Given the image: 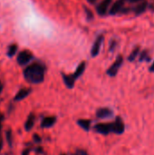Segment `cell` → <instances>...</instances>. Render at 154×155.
I'll return each mask as SVG.
<instances>
[{
  "mask_svg": "<svg viewBox=\"0 0 154 155\" xmlns=\"http://www.w3.org/2000/svg\"><path fill=\"white\" fill-rule=\"evenodd\" d=\"M45 74V65L40 62H34L26 68H25L23 72L24 78L26 82L33 84H41L44 80Z\"/></svg>",
  "mask_w": 154,
  "mask_h": 155,
  "instance_id": "cell-1",
  "label": "cell"
},
{
  "mask_svg": "<svg viewBox=\"0 0 154 155\" xmlns=\"http://www.w3.org/2000/svg\"><path fill=\"white\" fill-rule=\"evenodd\" d=\"M94 131L103 135H108L110 133L113 132V123H99L95 124Z\"/></svg>",
  "mask_w": 154,
  "mask_h": 155,
  "instance_id": "cell-2",
  "label": "cell"
},
{
  "mask_svg": "<svg viewBox=\"0 0 154 155\" xmlns=\"http://www.w3.org/2000/svg\"><path fill=\"white\" fill-rule=\"evenodd\" d=\"M33 57L34 55L29 50H23L17 54L16 62L19 65H25L30 63V61H32Z\"/></svg>",
  "mask_w": 154,
  "mask_h": 155,
  "instance_id": "cell-3",
  "label": "cell"
},
{
  "mask_svg": "<svg viewBox=\"0 0 154 155\" xmlns=\"http://www.w3.org/2000/svg\"><path fill=\"white\" fill-rule=\"evenodd\" d=\"M123 63V57L122 55H119V56L116 58V60L113 62V64L107 69L106 74H107L109 76H111V77H114V76L118 74L119 69L121 68Z\"/></svg>",
  "mask_w": 154,
  "mask_h": 155,
  "instance_id": "cell-4",
  "label": "cell"
},
{
  "mask_svg": "<svg viewBox=\"0 0 154 155\" xmlns=\"http://www.w3.org/2000/svg\"><path fill=\"white\" fill-rule=\"evenodd\" d=\"M103 40H104L103 35H99L95 39V41H94V43H93V46L91 48V55H92V57H96L99 54L102 45L103 43Z\"/></svg>",
  "mask_w": 154,
  "mask_h": 155,
  "instance_id": "cell-5",
  "label": "cell"
},
{
  "mask_svg": "<svg viewBox=\"0 0 154 155\" xmlns=\"http://www.w3.org/2000/svg\"><path fill=\"white\" fill-rule=\"evenodd\" d=\"M113 132L116 134H123L125 131V125L121 117H116L115 121L113 123Z\"/></svg>",
  "mask_w": 154,
  "mask_h": 155,
  "instance_id": "cell-6",
  "label": "cell"
},
{
  "mask_svg": "<svg viewBox=\"0 0 154 155\" xmlns=\"http://www.w3.org/2000/svg\"><path fill=\"white\" fill-rule=\"evenodd\" d=\"M113 115V113L111 109L106 108V107H103V108H99L96 111V117L99 119H106V118H110Z\"/></svg>",
  "mask_w": 154,
  "mask_h": 155,
  "instance_id": "cell-7",
  "label": "cell"
},
{
  "mask_svg": "<svg viewBox=\"0 0 154 155\" xmlns=\"http://www.w3.org/2000/svg\"><path fill=\"white\" fill-rule=\"evenodd\" d=\"M57 122V118L55 116H47L44 117L42 122H41V127L47 129V128H51L53 127Z\"/></svg>",
  "mask_w": 154,
  "mask_h": 155,
  "instance_id": "cell-8",
  "label": "cell"
},
{
  "mask_svg": "<svg viewBox=\"0 0 154 155\" xmlns=\"http://www.w3.org/2000/svg\"><path fill=\"white\" fill-rule=\"evenodd\" d=\"M112 0H103L97 6V13L100 15H104L111 5Z\"/></svg>",
  "mask_w": 154,
  "mask_h": 155,
  "instance_id": "cell-9",
  "label": "cell"
},
{
  "mask_svg": "<svg viewBox=\"0 0 154 155\" xmlns=\"http://www.w3.org/2000/svg\"><path fill=\"white\" fill-rule=\"evenodd\" d=\"M30 94H31V89H29V88H22L16 93L14 99H15V101L19 102V101H22V100L25 99Z\"/></svg>",
  "mask_w": 154,
  "mask_h": 155,
  "instance_id": "cell-10",
  "label": "cell"
},
{
  "mask_svg": "<svg viewBox=\"0 0 154 155\" xmlns=\"http://www.w3.org/2000/svg\"><path fill=\"white\" fill-rule=\"evenodd\" d=\"M62 78L63 81L65 84V86L68 89H73L74 87V84H75V79L73 77L72 74H62Z\"/></svg>",
  "mask_w": 154,
  "mask_h": 155,
  "instance_id": "cell-11",
  "label": "cell"
},
{
  "mask_svg": "<svg viewBox=\"0 0 154 155\" xmlns=\"http://www.w3.org/2000/svg\"><path fill=\"white\" fill-rule=\"evenodd\" d=\"M85 68H86V63H85V62L80 63L79 65L77 66V68L75 69L74 73L72 74L73 77H74L75 80H77L78 78H80V77L84 74V71H85Z\"/></svg>",
  "mask_w": 154,
  "mask_h": 155,
  "instance_id": "cell-12",
  "label": "cell"
},
{
  "mask_svg": "<svg viewBox=\"0 0 154 155\" xmlns=\"http://www.w3.org/2000/svg\"><path fill=\"white\" fill-rule=\"evenodd\" d=\"M34 122H35V115L34 114H30L25 123V130L26 132H29L33 129L34 125Z\"/></svg>",
  "mask_w": 154,
  "mask_h": 155,
  "instance_id": "cell-13",
  "label": "cell"
},
{
  "mask_svg": "<svg viewBox=\"0 0 154 155\" xmlns=\"http://www.w3.org/2000/svg\"><path fill=\"white\" fill-rule=\"evenodd\" d=\"M124 1L125 0H117L113 6L110 9V15H116L117 13H119L121 11V9L123 8V5H124Z\"/></svg>",
  "mask_w": 154,
  "mask_h": 155,
  "instance_id": "cell-14",
  "label": "cell"
},
{
  "mask_svg": "<svg viewBox=\"0 0 154 155\" xmlns=\"http://www.w3.org/2000/svg\"><path fill=\"white\" fill-rule=\"evenodd\" d=\"M91 121L87 120V119H79L77 121V124L85 132H88L91 128Z\"/></svg>",
  "mask_w": 154,
  "mask_h": 155,
  "instance_id": "cell-15",
  "label": "cell"
},
{
  "mask_svg": "<svg viewBox=\"0 0 154 155\" xmlns=\"http://www.w3.org/2000/svg\"><path fill=\"white\" fill-rule=\"evenodd\" d=\"M17 50H18V46L16 44H12L8 46L7 48V52H6V54L8 57H13L15 55V54L17 53Z\"/></svg>",
  "mask_w": 154,
  "mask_h": 155,
  "instance_id": "cell-16",
  "label": "cell"
},
{
  "mask_svg": "<svg viewBox=\"0 0 154 155\" xmlns=\"http://www.w3.org/2000/svg\"><path fill=\"white\" fill-rule=\"evenodd\" d=\"M147 2H143V3H141L137 7H136V9H135V14L136 15H141V14H143L145 10H146V8H147Z\"/></svg>",
  "mask_w": 154,
  "mask_h": 155,
  "instance_id": "cell-17",
  "label": "cell"
},
{
  "mask_svg": "<svg viewBox=\"0 0 154 155\" xmlns=\"http://www.w3.org/2000/svg\"><path fill=\"white\" fill-rule=\"evenodd\" d=\"M139 52H140V48L139 47H136V48H134L133 49V51L131 53V54L129 55V57H128V60L130 61V62H133L135 59H136V57L138 56V54H139Z\"/></svg>",
  "mask_w": 154,
  "mask_h": 155,
  "instance_id": "cell-18",
  "label": "cell"
},
{
  "mask_svg": "<svg viewBox=\"0 0 154 155\" xmlns=\"http://www.w3.org/2000/svg\"><path fill=\"white\" fill-rule=\"evenodd\" d=\"M150 58H149V55H148V52L147 51H143L142 54H141V56H140V61L143 62V61H149Z\"/></svg>",
  "mask_w": 154,
  "mask_h": 155,
  "instance_id": "cell-19",
  "label": "cell"
},
{
  "mask_svg": "<svg viewBox=\"0 0 154 155\" xmlns=\"http://www.w3.org/2000/svg\"><path fill=\"white\" fill-rule=\"evenodd\" d=\"M5 135H6V140H7V143H9V145L11 146V145H12V132H11V130H10V129L6 131V134H5Z\"/></svg>",
  "mask_w": 154,
  "mask_h": 155,
  "instance_id": "cell-20",
  "label": "cell"
},
{
  "mask_svg": "<svg viewBox=\"0 0 154 155\" xmlns=\"http://www.w3.org/2000/svg\"><path fill=\"white\" fill-rule=\"evenodd\" d=\"M4 121V114H0V143H3V139H2V124Z\"/></svg>",
  "mask_w": 154,
  "mask_h": 155,
  "instance_id": "cell-21",
  "label": "cell"
},
{
  "mask_svg": "<svg viewBox=\"0 0 154 155\" xmlns=\"http://www.w3.org/2000/svg\"><path fill=\"white\" fill-rule=\"evenodd\" d=\"M74 155H88L87 152L84 151V150H82V149H79V150H76L74 154Z\"/></svg>",
  "mask_w": 154,
  "mask_h": 155,
  "instance_id": "cell-22",
  "label": "cell"
},
{
  "mask_svg": "<svg viewBox=\"0 0 154 155\" xmlns=\"http://www.w3.org/2000/svg\"><path fill=\"white\" fill-rule=\"evenodd\" d=\"M84 9H85V12H86V15H87V17H88V19H92L93 17V13L89 10V9H87L86 7H84Z\"/></svg>",
  "mask_w": 154,
  "mask_h": 155,
  "instance_id": "cell-23",
  "label": "cell"
},
{
  "mask_svg": "<svg viewBox=\"0 0 154 155\" xmlns=\"http://www.w3.org/2000/svg\"><path fill=\"white\" fill-rule=\"evenodd\" d=\"M34 142H35V143H40V142H41V138H40V136H38V135H36V134H34Z\"/></svg>",
  "mask_w": 154,
  "mask_h": 155,
  "instance_id": "cell-24",
  "label": "cell"
},
{
  "mask_svg": "<svg viewBox=\"0 0 154 155\" xmlns=\"http://www.w3.org/2000/svg\"><path fill=\"white\" fill-rule=\"evenodd\" d=\"M115 45H116V42H112V44H111V46H110V51H111V52H113V51L114 50V48H115Z\"/></svg>",
  "mask_w": 154,
  "mask_h": 155,
  "instance_id": "cell-25",
  "label": "cell"
},
{
  "mask_svg": "<svg viewBox=\"0 0 154 155\" xmlns=\"http://www.w3.org/2000/svg\"><path fill=\"white\" fill-rule=\"evenodd\" d=\"M29 153H30V150L29 149H25V150L23 151L22 155H29Z\"/></svg>",
  "mask_w": 154,
  "mask_h": 155,
  "instance_id": "cell-26",
  "label": "cell"
},
{
  "mask_svg": "<svg viewBox=\"0 0 154 155\" xmlns=\"http://www.w3.org/2000/svg\"><path fill=\"white\" fill-rule=\"evenodd\" d=\"M149 71H150L151 73H154V62L152 63V64L150 66V68H149Z\"/></svg>",
  "mask_w": 154,
  "mask_h": 155,
  "instance_id": "cell-27",
  "label": "cell"
},
{
  "mask_svg": "<svg viewBox=\"0 0 154 155\" xmlns=\"http://www.w3.org/2000/svg\"><path fill=\"white\" fill-rule=\"evenodd\" d=\"M2 91H3V85H2V84H0V94L2 93Z\"/></svg>",
  "mask_w": 154,
  "mask_h": 155,
  "instance_id": "cell-28",
  "label": "cell"
},
{
  "mask_svg": "<svg viewBox=\"0 0 154 155\" xmlns=\"http://www.w3.org/2000/svg\"><path fill=\"white\" fill-rule=\"evenodd\" d=\"M138 1H140V0H130V2H132V3H135V2H138Z\"/></svg>",
  "mask_w": 154,
  "mask_h": 155,
  "instance_id": "cell-29",
  "label": "cell"
},
{
  "mask_svg": "<svg viewBox=\"0 0 154 155\" xmlns=\"http://www.w3.org/2000/svg\"><path fill=\"white\" fill-rule=\"evenodd\" d=\"M87 1H88L89 3H94V2H95L96 0H87Z\"/></svg>",
  "mask_w": 154,
  "mask_h": 155,
  "instance_id": "cell-30",
  "label": "cell"
},
{
  "mask_svg": "<svg viewBox=\"0 0 154 155\" xmlns=\"http://www.w3.org/2000/svg\"><path fill=\"white\" fill-rule=\"evenodd\" d=\"M61 155H66V154H64V153H63V154H61Z\"/></svg>",
  "mask_w": 154,
  "mask_h": 155,
  "instance_id": "cell-31",
  "label": "cell"
}]
</instances>
